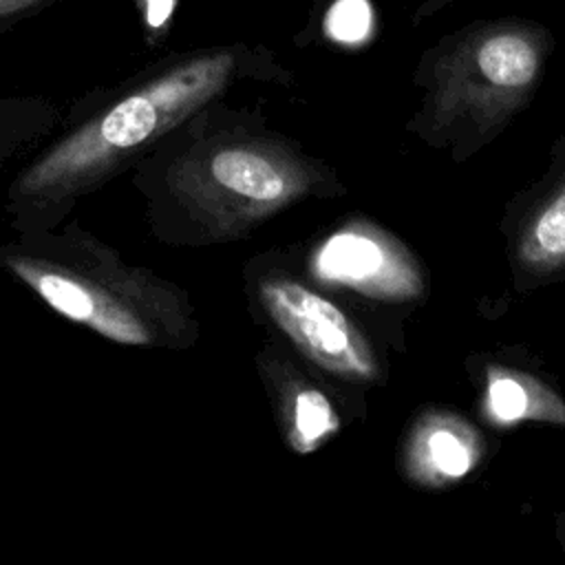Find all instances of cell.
I'll use <instances>...</instances> for the list:
<instances>
[{"label": "cell", "instance_id": "6da1fadb", "mask_svg": "<svg viewBox=\"0 0 565 565\" xmlns=\"http://www.w3.org/2000/svg\"><path fill=\"white\" fill-rule=\"evenodd\" d=\"M260 64V51L245 44L190 49L86 95L62 132L7 188L13 230L60 225L79 199L130 170L159 139Z\"/></svg>", "mask_w": 565, "mask_h": 565}, {"label": "cell", "instance_id": "7a4b0ae2", "mask_svg": "<svg viewBox=\"0 0 565 565\" xmlns=\"http://www.w3.org/2000/svg\"><path fill=\"white\" fill-rule=\"evenodd\" d=\"M282 141L230 121L216 102L159 139L132 168L150 232L168 245H210L249 234L318 181Z\"/></svg>", "mask_w": 565, "mask_h": 565}, {"label": "cell", "instance_id": "3957f363", "mask_svg": "<svg viewBox=\"0 0 565 565\" xmlns=\"http://www.w3.org/2000/svg\"><path fill=\"white\" fill-rule=\"evenodd\" d=\"M0 267L68 322L115 344L181 351L199 338L183 287L128 263L77 218L15 232L0 245Z\"/></svg>", "mask_w": 565, "mask_h": 565}, {"label": "cell", "instance_id": "277c9868", "mask_svg": "<svg viewBox=\"0 0 565 565\" xmlns=\"http://www.w3.org/2000/svg\"><path fill=\"white\" fill-rule=\"evenodd\" d=\"M552 51V33L521 18L479 20L441 38L417 75L426 86L424 130L475 143L492 139L532 99Z\"/></svg>", "mask_w": 565, "mask_h": 565}, {"label": "cell", "instance_id": "5b68a950", "mask_svg": "<svg viewBox=\"0 0 565 565\" xmlns=\"http://www.w3.org/2000/svg\"><path fill=\"white\" fill-rule=\"evenodd\" d=\"M258 300L278 329L322 369L355 382L377 380L380 366L366 338L331 300L282 276L260 278Z\"/></svg>", "mask_w": 565, "mask_h": 565}, {"label": "cell", "instance_id": "8992f818", "mask_svg": "<svg viewBox=\"0 0 565 565\" xmlns=\"http://www.w3.org/2000/svg\"><path fill=\"white\" fill-rule=\"evenodd\" d=\"M313 269L322 280L380 300H411L422 291L413 256L371 225H349L331 234L316 252Z\"/></svg>", "mask_w": 565, "mask_h": 565}, {"label": "cell", "instance_id": "52a82bcc", "mask_svg": "<svg viewBox=\"0 0 565 565\" xmlns=\"http://www.w3.org/2000/svg\"><path fill=\"white\" fill-rule=\"evenodd\" d=\"M481 455L477 433L452 415H428L408 444V468L417 481L444 483L472 470Z\"/></svg>", "mask_w": 565, "mask_h": 565}, {"label": "cell", "instance_id": "ba28073f", "mask_svg": "<svg viewBox=\"0 0 565 565\" xmlns=\"http://www.w3.org/2000/svg\"><path fill=\"white\" fill-rule=\"evenodd\" d=\"M516 265L536 278L565 267V174L523 223Z\"/></svg>", "mask_w": 565, "mask_h": 565}, {"label": "cell", "instance_id": "9c48e42d", "mask_svg": "<svg viewBox=\"0 0 565 565\" xmlns=\"http://www.w3.org/2000/svg\"><path fill=\"white\" fill-rule=\"evenodd\" d=\"M488 411L505 424L532 419L565 426V402L552 388L503 366L488 369Z\"/></svg>", "mask_w": 565, "mask_h": 565}, {"label": "cell", "instance_id": "30bf717a", "mask_svg": "<svg viewBox=\"0 0 565 565\" xmlns=\"http://www.w3.org/2000/svg\"><path fill=\"white\" fill-rule=\"evenodd\" d=\"M278 408L287 424V441L298 452H311L338 428L331 402L311 384H278Z\"/></svg>", "mask_w": 565, "mask_h": 565}, {"label": "cell", "instance_id": "8fae6325", "mask_svg": "<svg viewBox=\"0 0 565 565\" xmlns=\"http://www.w3.org/2000/svg\"><path fill=\"white\" fill-rule=\"evenodd\" d=\"M60 124V110L44 97L0 99V166Z\"/></svg>", "mask_w": 565, "mask_h": 565}, {"label": "cell", "instance_id": "7c38bea8", "mask_svg": "<svg viewBox=\"0 0 565 565\" xmlns=\"http://www.w3.org/2000/svg\"><path fill=\"white\" fill-rule=\"evenodd\" d=\"M371 24V11L364 0H340L329 18V31L344 42L360 40Z\"/></svg>", "mask_w": 565, "mask_h": 565}, {"label": "cell", "instance_id": "4fadbf2b", "mask_svg": "<svg viewBox=\"0 0 565 565\" xmlns=\"http://www.w3.org/2000/svg\"><path fill=\"white\" fill-rule=\"evenodd\" d=\"M60 0H0V33L18 26L26 18L49 9Z\"/></svg>", "mask_w": 565, "mask_h": 565}, {"label": "cell", "instance_id": "5bb4252c", "mask_svg": "<svg viewBox=\"0 0 565 565\" xmlns=\"http://www.w3.org/2000/svg\"><path fill=\"white\" fill-rule=\"evenodd\" d=\"M452 2H459V0H422V4H419L417 11H415V20L426 18V15H433V13L441 11L444 7L452 4Z\"/></svg>", "mask_w": 565, "mask_h": 565}]
</instances>
